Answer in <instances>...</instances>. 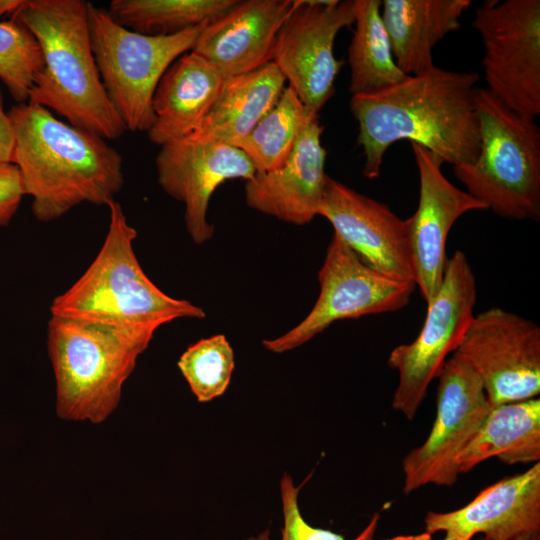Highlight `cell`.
<instances>
[{"instance_id":"1","label":"cell","mask_w":540,"mask_h":540,"mask_svg":"<svg viewBox=\"0 0 540 540\" xmlns=\"http://www.w3.org/2000/svg\"><path fill=\"white\" fill-rule=\"evenodd\" d=\"M476 72L433 66L392 86L351 96L358 123L357 143L364 155L363 174H380L384 155L407 140L452 166L473 163L480 151Z\"/></svg>"},{"instance_id":"2","label":"cell","mask_w":540,"mask_h":540,"mask_svg":"<svg viewBox=\"0 0 540 540\" xmlns=\"http://www.w3.org/2000/svg\"><path fill=\"white\" fill-rule=\"evenodd\" d=\"M7 113L14 136L11 163L38 221H55L81 203L108 206L115 200L124 184L123 158L105 139L28 102Z\"/></svg>"},{"instance_id":"3","label":"cell","mask_w":540,"mask_h":540,"mask_svg":"<svg viewBox=\"0 0 540 540\" xmlns=\"http://www.w3.org/2000/svg\"><path fill=\"white\" fill-rule=\"evenodd\" d=\"M87 5L84 0H24L12 16L33 33L43 55V68L27 102L53 110L75 127L114 140L127 129L98 72Z\"/></svg>"},{"instance_id":"4","label":"cell","mask_w":540,"mask_h":540,"mask_svg":"<svg viewBox=\"0 0 540 540\" xmlns=\"http://www.w3.org/2000/svg\"><path fill=\"white\" fill-rule=\"evenodd\" d=\"M157 329L51 316L47 345L58 416L92 423L106 420Z\"/></svg>"},{"instance_id":"5","label":"cell","mask_w":540,"mask_h":540,"mask_svg":"<svg viewBox=\"0 0 540 540\" xmlns=\"http://www.w3.org/2000/svg\"><path fill=\"white\" fill-rule=\"evenodd\" d=\"M108 207L110 221L101 249L84 274L53 299L51 316L157 328L175 319L205 318L202 308L167 295L150 280L134 252L137 231L119 202Z\"/></svg>"},{"instance_id":"6","label":"cell","mask_w":540,"mask_h":540,"mask_svg":"<svg viewBox=\"0 0 540 540\" xmlns=\"http://www.w3.org/2000/svg\"><path fill=\"white\" fill-rule=\"evenodd\" d=\"M480 151L455 177L485 209L514 220L540 218V130L486 88H477Z\"/></svg>"},{"instance_id":"7","label":"cell","mask_w":540,"mask_h":540,"mask_svg":"<svg viewBox=\"0 0 540 540\" xmlns=\"http://www.w3.org/2000/svg\"><path fill=\"white\" fill-rule=\"evenodd\" d=\"M92 53L108 99L132 132H148L155 121L152 99L167 68L191 51L203 23L169 36L136 33L88 2ZM208 22V21H207Z\"/></svg>"},{"instance_id":"8","label":"cell","mask_w":540,"mask_h":540,"mask_svg":"<svg viewBox=\"0 0 540 540\" xmlns=\"http://www.w3.org/2000/svg\"><path fill=\"white\" fill-rule=\"evenodd\" d=\"M477 290L466 255L455 251L448 258L441 286L427 303L423 326L411 343L395 347L388 366L397 371L398 383L391 407L413 420L437 379L447 357L460 346L474 317Z\"/></svg>"},{"instance_id":"9","label":"cell","mask_w":540,"mask_h":540,"mask_svg":"<svg viewBox=\"0 0 540 540\" xmlns=\"http://www.w3.org/2000/svg\"><path fill=\"white\" fill-rule=\"evenodd\" d=\"M473 28L484 46L487 90L516 113L540 115V1H485Z\"/></svg>"},{"instance_id":"10","label":"cell","mask_w":540,"mask_h":540,"mask_svg":"<svg viewBox=\"0 0 540 540\" xmlns=\"http://www.w3.org/2000/svg\"><path fill=\"white\" fill-rule=\"evenodd\" d=\"M318 281L320 293L309 314L283 335L263 340L268 351L295 349L338 320L400 310L417 287L414 281L394 279L367 266L336 234L327 247Z\"/></svg>"},{"instance_id":"11","label":"cell","mask_w":540,"mask_h":540,"mask_svg":"<svg viewBox=\"0 0 540 540\" xmlns=\"http://www.w3.org/2000/svg\"><path fill=\"white\" fill-rule=\"evenodd\" d=\"M436 417L426 440L402 461L403 492L450 487L458 479V460L491 405L475 371L459 356L446 360L438 377Z\"/></svg>"},{"instance_id":"12","label":"cell","mask_w":540,"mask_h":540,"mask_svg":"<svg viewBox=\"0 0 540 540\" xmlns=\"http://www.w3.org/2000/svg\"><path fill=\"white\" fill-rule=\"evenodd\" d=\"M477 374L491 406L537 398L540 328L499 307L474 315L454 352Z\"/></svg>"},{"instance_id":"13","label":"cell","mask_w":540,"mask_h":540,"mask_svg":"<svg viewBox=\"0 0 540 540\" xmlns=\"http://www.w3.org/2000/svg\"><path fill=\"white\" fill-rule=\"evenodd\" d=\"M354 22L355 0H296L277 33L271 62L311 112L319 113L334 94L345 64L334 55V41Z\"/></svg>"},{"instance_id":"14","label":"cell","mask_w":540,"mask_h":540,"mask_svg":"<svg viewBox=\"0 0 540 540\" xmlns=\"http://www.w3.org/2000/svg\"><path fill=\"white\" fill-rule=\"evenodd\" d=\"M160 147L156 156L158 184L184 204L186 230L195 244H203L214 234L207 212L216 188L231 179L246 181L256 169L245 153L226 143L183 138Z\"/></svg>"},{"instance_id":"15","label":"cell","mask_w":540,"mask_h":540,"mask_svg":"<svg viewBox=\"0 0 540 540\" xmlns=\"http://www.w3.org/2000/svg\"><path fill=\"white\" fill-rule=\"evenodd\" d=\"M419 174V200L407 220L414 282L426 304L437 294L447 263L446 242L454 223L465 213L486 210L443 174V160L411 144Z\"/></svg>"},{"instance_id":"16","label":"cell","mask_w":540,"mask_h":540,"mask_svg":"<svg viewBox=\"0 0 540 540\" xmlns=\"http://www.w3.org/2000/svg\"><path fill=\"white\" fill-rule=\"evenodd\" d=\"M318 215L364 264L391 278L414 281L407 220L387 205L328 176Z\"/></svg>"},{"instance_id":"17","label":"cell","mask_w":540,"mask_h":540,"mask_svg":"<svg viewBox=\"0 0 540 540\" xmlns=\"http://www.w3.org/2000/svg\"><path fill=\"white\" fill-rule=\"evenodd\" d=\"M425 531H442L457 540L482 534L486 540H512L540 533V462L523 473L487 486L465 506L448 512L429 511Z\"/></svg>"},{"instance_id":"18","label":"cell","mask_w":540,"mask_h":540,"mask_svg":"<svg viewBox=\"0 0 540 540\" xmlns=\"http://www.w3.org/2000/svg\"><path fill=\"white\" fill-rule=\"evenodd\" d=\"M296 0H243L206 22L191 51L226 79L272 61L275 39Z\"/></svg>"},{"instance_id":"19","label":"cell","mask_w":540,"mask_h":540,"mask_svg":"<svg viewBox=\"0 0 540 540\" xmlns=\"http://www.w3.org/2000/svg\"><path fill=\"white\" fill-rule=\"evenodd\" d=\"M322 132L319 114H311L287 161L246 180L245 200L250 208L295 225L307 224L318 215L328 177Z\"/></svg>"},{"instance_id":"20","label":"cell","mask_w":540,"mask_h":540,"mask_svg":"<svg viewBox=\"0 0 540 540\" xmlns=\"http://www.w3.org/2000/svg\"><path fill=\"white\" fill-rule=\"evenodd\" d=\"M226 78L193 51L177 58L152 99L155 121L149 140L159 146L193 134L219 97Z\"/></svg>"},{"instance_id":"21","label":"cell","mask_w":540,"mask_h":540,"mask_svg":"<svg viewBox=\"0 0 540 540\" xmlns=\"http://www.w3.org/2000/svg\"><path fill=\"white\" fill-rule=\"evenodd\" d=\"M470 0H384L382 18L398 67L407 76L434 66L433 48L457 31Z\"/></svg>"},{"instance_id":"22","label":"cell","mask_w":540,"mask_h":540,"mask_svg":"<svg viewBox=\"0 0 540 540\" xmlns=\"http://www.w3.org/2000/svg\"><path fill=\"white\" fill-rule=\"evenodd\" d=\"M285 77L273 63L227 78L199 128L186 137L233 145L247 136L275 106L285 89Z\"/></svg>"},{"instance_id":"23","label":"cell","mask_w":540,"mask_h":540,"mask_svg":"<svg viewBox=\"0 0 540 540\" xmlns=\"http://www.w3.org/2000/svg\"><path fill=\"white\" fill-rule=\"evenodd\" d=\"M490 458L507 465L540 462L539 398L491 406L459 457V473Z\"/></svg>"},{"instance_id":"24","label":"cell","mask_w":540,"mask_h":540,"mask_svg":"<svg viewBox=\"0 0 540 540\" xmlns=\"http://www.w3.org/2000/svg\"><path fill=\"white\" fill-rule=\"evenodd\" d=\"M380 0H355V29L348 48L351 95L377 91L404 80L385 27Z\"/></svg>"},{"instance_id":"25","label":"cell","mask_w":540,"mask_h":540,"mask_svg":"<svg viewBox=\"0 0 540 540\" xmlns=\"http://www.w3.org/2000/svg\"><path fill=\"white\" fill-rule=\"evenodd\" d=\"M236 0H112L107 12L119 25L149 36H169L201 25Z\"/></svg>"},{"instance_id":"26","label":"cell","mask_w":540,"mask_h":540,"mask_svg":"<svg viewBox=\"0 0 540 540\" xmlns=\"http://www.w3.org/2000/svg\"><path fill=\"white\" fill-rule=\"evenodd\" d=\"M311 114L314 112L306 109L296 93L287 86L275 106L247 136L232 146L245 153L257 173L278 169L287 161Z\"/></svg>"},{"instance_id":"27","label":"cell","mask_w":540,"mask_h":540,"mask_svg":"<svg viewBox=\"0 0 540 540\" xmlns=\"http://www.w3.org/2000/svg\"><path fill=\"white\" fill-rule=\"evenodd\" d=\"M177 365L197 400L209 402L226 391L234 370V352L226 337L217 334L189 346Z\"/></svg>"},{"instance_id":"28","label":"cell","mask_w":540,"mask_h":540,"mask_svg":"<svg viewBox=\"0 0 540 540\" xmlns=\"http://www.w3.org/2000/svg\"><path fill=\"white\" fill-rule=\"evenodd\" d=\"M41 47L16 17L0 21V79L18 103H26L36 75L43 68Z\"/></svg>"},{"instance_id":"29","label":"cell","mask_w":540,"mask_h":540,"mask_svg":"<svg viewBox=\"0 0 540 540\" xmlns=\"http://www.w3.org/2000/svg\"><path fill=\"white\" fill-rule=\"evenodd\" d=\"M303 485V484H302ZM302 485L295 486L292 477L285 473L280 481V494L283 513L281 540H347L343 535L328 529L310 525L302 516L298 495ZM380 514L375 513L366 527L351 540H373ZM243 540H272L270 530L266 529L257 536Z\"/></svg>"},{"instance_id":"30","label":"cell","mask_w":540,"mask_h":540,"mask_svg":"<svg viewBox=\"0 0 540 540\" xmlns=\"http://www.w3.org/2000/svg\"><path fill=\"white\" fill-rule=\"evenodd\" d=\"M25 195L16 165L0 164V227L9 224Z\"/></svg>"},{"instance_id":"31","label":"cell","mask_w":540,"mask_h":540,"mask_svg":"<svg viewBox=\"0 0 540 540\" xmlns=\"http://www.w3.org/2000/svg\"><path fill=\"white\" fill-rule=\"evenodd\" d=\"M14 136L7 111L4 109L0 89V164L11 163Z\"/></svg>"},{"instance_id":"32","label":"cell","mask_w":540,"mask_h":540,"mask_svg":"<svg viewBox=\"0 0 540 540\" xmlns=\"http://www.w3.org/2000/svg\"><path fill=\"white\" fill-rule=\"evenodd\" d=\"M24 0H0V20L4 16L11 17L20 9Z\"/></svg>"},{"instance_id":"33","label":"cell","mask_w":540,"mask_h":540,"mask_svg":"<svg viewBox=\"0 0 540 540\" xmlns=\"http://www.w3.org/2000/svg\"><path fill=\"white\" fill-rule=\"evenodd\" d=\"M382 540H433L432 534L428 532H423L416 535H399L391 538H386Z\"/></svg>"},{"instance_id":"34","label":"cell","mask_w":540,"mask_h":540,"mask_svg":"<svg viewBox=\"0 0 540 540\" xmlns=\"http://www.w3.org/2000/svg\"><path fill=\"white\" fill-rule=\"evenodd\" d=\"M478 540H486V539L482 537L481 539H478ZM512 540H540V533L539 534H525V535L518 536Z\"/></svg>"},{"instance_id":"35","label":"cell","mask_w":540,"mask_h":540,"mask_svg":"<svg viewBox=\"0 0 540 540\" xmlns=\"http://www.w3.org/2000/svg\"><path fill=\"white\" fill-rule=\"evenodd\" d=\"M442 540H457V539L450 536H445Z\"/></svg>"}]
</instances>
